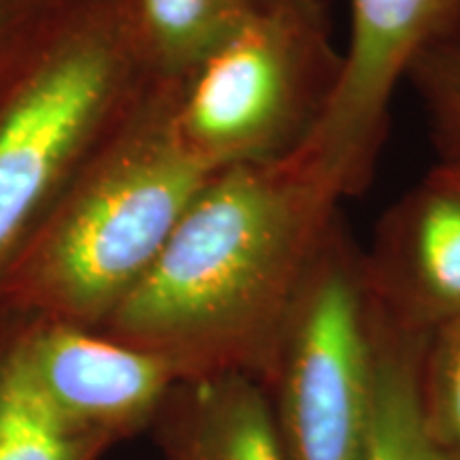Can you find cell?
Returning <instances> with one entry per match:
<instances>
[{
	"label": "cell",
	"instance_id": "10",
	"mask_svg": "<svg viewBox=\"0 0 460 460\" xmlns=\"http://www.w3.org/2000/svg\"><path fill=\"white\" fill-rule=\"evenodd\" d=\"M373 318L377 341V407L367 460H460L429 435L420 410V369L429 335L402 329L384 314L376 298Z\"/></svg>",
	"mask_w": 460,
	"mask_h": 460
},
{
	"label": "cell",
	"instance_id": "6",
	"mask_svg": "<svg viewBox=\"0 0 460 460\" xmlns=\"http://www.w3.org/2000/svg\"><path fill=\"white\" fill-rule=\"evenodd\" d=\"M460 37V0H349V37L335 94L301 149L343 200L369 186L390 107L413 62Z\"/></svg>",
	"mask_w": 460,
	"mask_h": 460
},
{
	"label": "cell",
	"instance_id": "4",
	"mask_svg": "<svg viewBox=\"0 0 460 460\" xmlns=\"http://www.w3.org/2000/svg\"><path fill=\"white\" fill-rule=\"evenodd\" d=\"M341 65L329 0H278L180 84L177 132L211 172L290 156L320 124Z\"/></svg>",
	"mask_w": 460,
	"mask_h": 460
},
{
	"label": "cell",
	"instance_id": "14",
	"mask_svg": "<svg viewBox=\"0 0 460 460\" xmlns=\"http://www.w3.org/2000/svg\"><path fill=\"white\" fill-rule=\"evenodd\" d=\"M407 82L416 92L439 158H460V37L420 56Z\"/></svg>",
	"mask_w": 460,
	"mask_h": 460
},
{
	"label": "cell",
	"instance_id": "1",
	"mask_svg": "<svg viewBox=\"0 0 460 460\" xmlns=\"http://www.w3.org/2000/svg\"><path fill=\"white\" fill-rule=\"evenodd\" d=\"M339 207L303 149L214 172L101 332L160 356L181 379L239 371L262 382Z\"/></svg>",
	"mask_w": 460,
	"mask_h": 460
},
{
	"label": "cell",
	"instance_id": "12",
	"mask_svg": "<svg viewBox=\"0 0 460 460\" xmlns=\"http://www.w3.org/2000/svg\"><path fill=\"white\" fill-rule=\"evenodd\" d=\"M111 446L68 427L28 376L13 315L0 309V460H101Z\"/></svg>",
	"mask_w": 460,
	"mask_h": 460
},
{
	"label": "cell",
	"instance_id": "15",
	"mask_svg": "<svg viewBox=\"0 0 460 460\" xmlns=\"http://www.w3.org/2000/svg\"><path fill=\"white\" fill-rule=\"evenodd\" d=\"M68 3L71 0H0V99L41 54Z\"/></svg>",
	"mask_w": 460,
	"mask_h": 460
},
{
	"label": "cell",
	"instance_id": "5",
	"mask_svg": "<svg viewBox=\"0 0 460 460\" xmlns=\"http://www.w3.org/2000/svg\"><path fill=\"white\" fill-rule=\"evenodd\" d=\"M288 460H367L377 341L365 256L339 214L288 309L262 379Z\"/></svg>",
	"mask_w": 460,
	"mask_h": 460
},
{
	"label": "cell",
	"instance_id": "2",
	"mask_svg": "<svg viewBox=\"0 0 460 460\" xmlns=\"http://www.w3.org/2000/svg\"><path fill=\"white\" fill-rule=\"evenodd\" d=\"M181 82L149 75L0 271V309L101 331L214 172L177 132Z\"/></svg>",
	"mask_w": 460,
	"mask_h": 460
},
{
	"label": "cell",
	"instance_id": "11",
	"mask_svg": "<svg viewBox=\"0 0 460 460\" xmlns=\"http://www.w3.org/2000/svg\"><path fill=\"white\" fill-rule=\"evenodd\" d=\"M278 0H135L147 73L183 82L216 48Z\"/></svg>",
	"mask_w": 460,
	"mask_h": 460
},
{
	"label": "cell",
	"instance_id": "7",
	"mask_svg": "<svg viewBox=\"0 0 460 460\" xmlns=\"http://www.w3.org/2000/svg\"><path fill=\"white\" fill-rule=\"evenodd\" d=\"M9 314L37 393L62 422L111 447L149 433L181 379L160 356L101 331Z\"/></svg>",
	"mask_w": 460,
	"mask_h": 460
},
{
	"label": "cell",
	"instance_id": "13",
	"mask_svg": "<svg viewBox=\"0 0 460 460\" xmlns=\"http://www.w3.org/2000/svg\"><path fill=\"white\" fill-rule=\"evenodd\" d=\"M420 410L429 435L460 456V315L429 335L420 369Z\"/></svg>",
	"mask_w": 460,
	"mask_h": 460
},
{
	"label": "cell",
	"instance_id": "8",
	"mask_svg": "<svg viewBox=\"0 0 460 460\" xmlns=\"http://www.w3.org/2000/svg\"><path fill=\"white\" fill-rule=\"evenodd\" d=\"M371 295L402 329L460 315V158H439L379 217L362 250Z\"/></svg>",
	"mask_w": 460,
	"mask_h": 460
},
{
	"label": "cell",
	"instance_id": "9",
	"mask_svg": "<svg viewBox=\"0 0 460 460\" xmlns=\"http://www.w3.org/2000/svg\"><path fill=\"white\" fill-rule=\"evenodd\" d=\"M149 433L163 460H288L267 388L250 373L180 379Z\"/></svg>",
	"mask_w": 460,
	"mask_h": 460
},
{
	"label": "cell",
	"instance_id": "3",
	"mask_svg": "<svg viewBox=\"0 0 460 460\" xmlns=\"http://www.w3.org/2000/svg\"><path fill=\"white\" fill-rule=\"evenodd\" d=\"M147 79L135 0H71L0 99V271Z\"/></svg>",
	"mask_w": 460,
	"mask_h": 460
}]
</instances>
